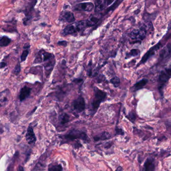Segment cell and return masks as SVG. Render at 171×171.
I'll return each mask as SVG.
<instances>
[{
    "label": "cell",
    "instance_id": "6da1fadb",
    "mask_svg": "<svg viewBox=\"0 0 171 171\" xmlns=\"http://www.w3.org/2000/svg\"><path fill=\"white\" fill-rule=\"evenodd\" d=\"M94 95L91 103V110L93 113H96L101 103L106 99L107 94L104 91L100 90L98 88H94Z\"/></svg>",
    "mask_w": 171,
    "mask_h": 171
},
{
    "label": "cell",
    "instance_id": "7a4b0ae2",
    "mask_svg": "<svg viewBox=\"0 0 171 171\" xmlns=\"http://www.w3.org/2000/svg\"><path fill=\"white\" fill-rule=\"evenodd\" d=\"M85 21H80L67 25L63 30L61 34L63 36L74 35L83 31L86 27Z\"/></svg>",
    "mask_w": 171,
    "mask_h": 171
},
{
    "label": "cell",
    "instance_id": "3957f363",
    "mask_svg": "<svg viewBox=\"0 0 171 171\" xmlns=\"http://www.w3.org/2000/svg\"><path fill=\"white\" fill-rule=\"evenodd\" d=\"M171 68H166L162 70L159 74L158 79V89L162 95L163 94V89L168 81L171 78Z\"/></svg>",
    "mask_w": 171,
    "mask_h": 171
},
{
    "label": "cell",
    "instance_id": "277c9868",
    "mask_svg": "<svg viewBox=\"0 0 171 171\" xmlns=\"http://www.w3.org/2000/svg\"><path fill=\"white\" fill-rule=\"evenodd\" d=\"M64 139L68 141H73L76 139H80L84 141H88L89 140L88 135L85 132L76 130H71L68 132L64 136Z\"/></svg>",
    "mask_w": 171,
    "mask_h": 171
},
{
    "label": "cell",
    "instance_id": "5b68a950",
    "mask_svg": "<svg viewBox=\"0 0 171 171\" xmlns=\"http://www.w3.org/2000/svg\"><path fill=\"white\" fill-rule=\"evenodd\" d=\"M147 28L144 25L139 29H134L130 33V38L136 42L141 41L144 40L147 34Z\"/></svg>",
    "mask_w": 171,
    "mask_h": 171
},
{
    "label": "cell",
    "instance_id": "8992f818",
    "mask_svg": "<svg viewBox=\"0 0 171 171\" xmlns=\"http://www.w3.org/2000/svg\"><path fill=\"white\" fill-rule=\"evenodd\" d=\"M163 44L161 42H159L156 45H155L154 46L151 48L144 55V56L142 57L141 60L140 61V63L138 64L137 66L141 65V64H143L145 63L148 60L149 58L151 57L153 55H155V53L158 51V50L160 49V48L162 47Z\"/></svg>",
    "mask_w": 171,
    "mask_h": 171
},
{
    "label": "cell",
    "instance_id": "52a82bcc",
    "mask_svg": "<svg viewBox=\"0 0 171 171\" xmlns=\"http://www.w3.org/2000/svg\"><path fill=\"white\" fill-rule=\"evenodd\" d=\"M54 56V55L52 53L48 52L44 49H41L38 52L34 60V64H39L44 62Z\"/></svg>",
    "mask_w": 171,
    "mask_h": 171
},
{
    "label": "cell",
    "instance_id": "ba28073f",
    "mask_svg": "<svg viewBox=\"0 0 171 171\" xmlns=\"http://www.w3.org/2000/svg\"><path fill=\"white\" fill-rule=\"evenodd\" d=\"M74 110L78 113H80L85 109V103L84 99L82 96H79L74 100L72 103Z\"/></svg>",
    "mask_w": 171,
    "mask_h": 171
},
{
    "label": "cell",
    "instance_id": "9c48e42d",
    "mask_svg": "<svg viewBox=\"0 0 171 171\" xmlns=\"http://www.w3.org/2000/svg\"><path fill=\"white\" fill-rule=\"evenodd\" d=\"M94 8V5L91 2H85L76 4L73 7V10L76 11L91 12Z\"/></svg>",
    "mask_w": 171,
    "mask_h": 171
},
{
    "label": "cell",
    "instance_id": "30bf717a",
    "mask_svg": "<svg viewBox=\"0 0 171 171\" xmlns=\"http://www.w3.org/2000/svg\"><path fill=\"white\" fill-rule=\"evenodd\" d=\"M59 20L64 22L71 23L75 21V18L72 12L68 11H64L60 13Z\"/></svg>",
    "mask_w": 171,
    "mask_h": 171
},
{
    "label": "cell",
    "instance_id": "8fae6325",
    "mask_svg": "<svg viewBox=\"0 0 171 171\" xmlns=\"http://www.w3.org/2000/svg\"><path fill=\"white\" fill-rule=\"evenodd\" d=\"M55 62L56 61H55V56L53 57L49 60H47L43 62V66L45 68L46 75L47 77L50 76V74L51 73L52 71L55 66Z\"/></svg>",
    "mask_w": 171,
    "mask_h": 171
},
{
    "label": "cell",
    "instance_id": "7c38bea8",
    "mask_svg": "<svg viewBox=\"0 0 171 171\" xmlns=\"http://www.w3.org/2000/svg\"><path fill=\"white\" fill-rule=\"evenodd\" d=\"M11 92L9 89L0 92V108L6 106L9 103Z\"/></svg>",
    "mask_w": 171,
    "mask_h": 171
},
{
    "label": "cell",
    "instance_id": "4fadbf2b",
    "mask_svg": "<svg viewBox=\"0 0 171 171\" xmlns=\"http://www.w3.org/2000/svg\"><path fill=\"white\" fill-rule=\"evenodd\" d=\"M114 2V1H95V8H94V11L95 12L98 13L102 11L105 9L106 6L110 5L112 3Z\"/></svg>",
    "mask_w": 171,
    "mask_h": 171
},
{
    "label": "cell",
    "instance_id": "5bb4252c",
    "mask_svg": "<svg viewBox=\"0 0 171 171\" xmlns=\"http://www.w3.org/2000/svg\"><path fill=\"white\" fill-rule=\"evenodd\" d=\"M156 167V166L155 159L152 158H149L144 163L142 171H155Z\"/></svg>",
    "mask_w": 171,
    "mask_h": 171
},
{
    "label": "cell",
    "instance_id": "9a60e30c",
    "mask_svg": "<svg viewBox=\"0 0 171 171\" xmlns=\"http://www.w3.org/2000/svg\"><path fill=\"white\" fill-rule=\"evenodd\" d=\"M25 137L27 141L30 145H34L36 142V137L31 126H29L28 128Z\"/></svg>",
    "mask_w": 171,
    "mask_h": 171
},
{
    "label": "cell",
    "instance_id": "2e32d148",
    "mask_svg": "<svg viewBox=\"0 0 171 171\" xmlns=\"http://www.w3.org/2000/svg\"><path fill=\"white\" fill-rule=\"evenodd\" d=\"M32 89L29 88L28 86L25 85L20 90V94H19V99L20 101H23L26 99L29 98L30 94L31 93Z\"/></svg>",
    "mask_w": 171,
    "mask_h": 171
},
{
    "label": "cell",
    "instance_id": "e0dca14e",
    "mask_svg": "<svg viewBox=\"0 0 171 171\" xmlns=\"http://www.w3.org/2000/svg\"><path fill=\"white\" fill-rule=\"evenodd\" d=\"M147 82H148V80L147 79H142L140 81L135 84V85L132 86L131 89L134 91H136L141 89L145 85H146Z\"/></svg>",
    "mask_w": 171,
    "mask_h": 171
},
{
    "label": "cell",
    "instance_id": "ac0fdd59",
    "mask_svg": "<svg viewBox=\"0 0 171 171\" xmlns=\"http://www.w3.org/2000/svg\"><path fill=\"white\" fill-rule=\"evenodd\" d=\"M99 18L97 17L93 16L90 17L88 20H85L86 25L87 27H90L96 25L99 21Z\"/></svg>",
    "mask_w": 171,
    "mask_h": 171
},
{
    "label": "cell",
    "instance_id": "d6986e66",
    "mask_svg": "<svg viewBox=\"0 0 171 171\" xmlns=\"http://www.w3.org/2000/svg\"><path fill=\"white\" fill-rule=\"evenodd\" d=\"M11 39L6 36H3L0 38V47H6L11 42Z\"/></svg>",
    "mask_w": 171,
    "mask_h": 171
},
{
    "label": "cell",
    "instance_id": "ffe728a7",
    "mask_svg": "<svg viewBox=\"0 0 171 171\" xmlns=\"http://www.w3.org/2000/svg\"><path fill=\"white\" fill-rule=\"evenodd\" d=\"M140 51L138 49H133L129 52L127 53L126 56V59H129L131 57L137 56L140 54Z\"/></svg>",
    "mask_w": 171,
    "mask_h": 171
},
{
    "label": "cell",
    "instance_id": "44dd1931",
    "mask_svg": "<svg viewBox=\"0 0 171 171\" xmlns=\"http://www.w3.org/2000/svg\"><path fill=\"white\" fill-rule=\"evenodd\" d=\"M110 135L108 132H104L101 135L95 136L94 137V140L95 141H99L100 140H105L110 138Z\"/></svg>",
    "mask_w": 171,
    "mask_h": 171
},
{
    "label": "cell",
    "instance_id": "7402d4cb",
    "mask_svg": "<svg viewBox=\"0 0 171 171\" xmlns=\"http://www.w3.org/2000/svg\"><path fill=\"white\" fill-rule=\"evenodd\" d=\"M70 117L67 114H62L61 115L60 117V122L61 125H64L69 121Z\"/></svg>",
    "mask_w": 171,
    "mask_h": 171
},
{
    "label": "cell",
    "instance_id": "603a6c76",
    "mask_svg": "<svg viewBox=\"0 0 171 171\" xmlns=\"http://www.w3.org/2000/svg\"><path fill=\"white\" fill-rule=\"evenodd\" d=\"M62 167L60 164L56 165H51L48 168V171H62Z\"/></svg>",
    "mask_w": 171,
    "mask_h": 171
},
{
    "label": "cell",
    "instance_id": "cb8c5ba5",
    "mask_svg": "<svg viewBox=\"0 0 171 171\" xmlns=\"http://www.w3.org/2000/svg\"><path fill=\"white\" fill-rule=\"evenodd\" d=\"M110 83L113 84L115 87L117 88L120 85V78L117 76H115L110 80Z\"/></svg>",
    "mask_w": 171,
    "mask_h": 171
},
{
    "label": "cell",
    "instance_id": "d4e9b609",
    "mask_svg": "<svg viewBox=\"0 0 171 171\" xmlns=\"http://www.w3.org/2000/svg\"><path fill=\"white\" fill-rule=\"evenodd\" d=\"M44 167H44V165L42 163L39 162L37 164H36V165H35V166L31 171H41Z\"/></svg>",
    "mask_w": 171,
    "mask_h": 171
},
{
    "label": "cell",
    "instance_id": "484cf974",
    "mask_svg": "<svg viewBox=\"0 0 171 171\" xmlns=\"http://www.w3.org/2000/svg\"><path fill=\"white\" fill-rule=\"evenodd\" d=\"M29 53V49H24V51H23L21 55V62H24L26 60L28 55Z\"/></svg>",
    "mask_w": 171,
    "mask_h": 171
},
{
    "label": "cell",
    "instance_id": "4316f807",
    "mask_svg": "<svg viewBox=\"0 0 171 171\" xmlns=\"http://www.w3.org/2000/svg\"><path fill=\"white\" fill-rule=\"evenodd\" d=\"M20 71H21V65H20V62H18L15 66V68L13 71V73L15 75H18L20 73Z\"/></svg>",
    "mask_w": 171,
    "mask_h": 171
},
{
    "label": "cell",
    "instance_id": "83f0119b",
    "mask_svg": "<svg viewBox=\"0 0 171 171\" xmlns=\"http://www.w3.org/2000/svg\"><path fill=\"white\" fill-rule=\"evenodd\" d=\"M129 120L132 122H134L136 120V115L135 113H131V114H129V116H127Z\"/></svg>",
    "mask_w": 171,
    "mask_h": 171
},
{
    "label": "cell",
    "instance_id": "f1b7e54d",
    "mask_svg": "<svg viewBox=\"0 0 171 171\" xmlns=\"http://www.w3.org/2000/svg\"><path fill=\"white\" fill-rule=\"evenodd\" d=\"M58 45H61V46H66L67 45V42L65 41H59L57 43Z\"/></svg>",
    "mask_w": 171,
    "mask_h": 171
},
{
    "label": "cell",
    "instance_id": "f546056e",
    "mask_svg": "<svg viewBox=\"0 0 171 171\" xmlns=\"http://www.w3.org/2000/svg\"><path fill=\"white\" fill-rule=\"evenodd\" d=\"M7 66V63L5 61H2L0 63V68H3Z\"/></svg>",
    "mask_w": 171,
    "mask_h": 171
},
{
    "label": "cell",
    "instance_id": "4dcf8cb0",
    "mask_svg": "<svg viewBox=\"0 0 171 171\" xmlns=\"http://www.w3.org/2000/svg\"><path fill=\"white\" fill-rule=\"evenodd\" d=\"M17 171H24V168L21 166H19V167L18 168Z\"/></svg>",
    "mask_w": 171,
    "mask_h": 171
},
{
    "label": "cell",
    "instance_id": "1f68e13d",
    "mask_svg": "<svg viewBox=\"0 0 171 171\" xmlns=\"http://www.w3.org/2000/svg\"><path fill=\"white\" fill-rule=\"evenodd\" d=\"M115 171H122V168L120 166L119 167L115 170Z\"/></svg>",
    "mask_w": 171,
    "mask_h": 171
}]
</instances>
